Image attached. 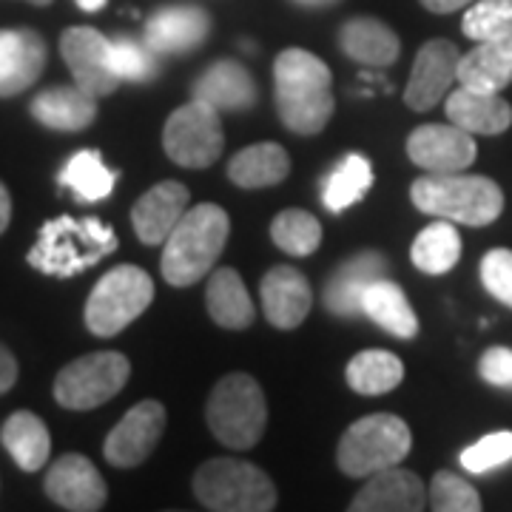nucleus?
I'll return each instance as SVG.
<instances>
[{
	"label": "nucleus",
	"instance_id": "nucleus-1",
	"mask_svg": "<svg viewBox=\"0 0 512 512\" xmlns=\"http://www.w3.org/2000/svg\"><path fill=\"white\" fill-rule=\"evenodd\" d=\"M274 103L288 131L319 134L336 109L328 63L305 49H285L274 60Z\"/></svg>",
	"mask_w": 512,
	"mask_h": 512
},
{
	"label": "nucleus",
	"instance_id": "nucleus-2",
	"mask_svg": "<svg viewBox=\"0 0 512 512\" xmlns=\"http://www.w3.org/2000/svg\"><path fill=\"white\" fill-rule=\"evenodd\" d=\"M231 220L214 202H202L185 211L171 237L163 242L160 271L174 288H188L208 274L225 251Z\"/></svg>",
	"mask_w": 512,
	"mask_h": 512
},
{
	"label": "nucleus",
	"instance_id": "nucleus-3",
	"mask_svg": "<svg viewBox=\"0 0 512 512\" xmlns=\"http://www.w3.org/2000/svg\"><path fill=\"white\" fill-rule=\"evenodd\" d=\"M117 245L120 239L106 222L94 220V217H86V220L57 217L40 228L26 262L40 274L69 279L114 254Z\"/></svg>",
	"mask_w": 512,
	"mask_h": 512
},
{
	"label": "nucleus",
	"instance_id": "nucleus-4",
	"mask_svg": "<svg viewBox=\"0 0 512 512\" xmlns=\"http://www.w3.org/2000/svg\"><path fill=\"white\" fill-rule=\"evenodd\" d=\"M410 200L421 214L456 225L484 228L504 211V191L490 177L478 174H424L410 185Z\"/></svg>",
	"mask_w": 512,
	"mask_h": 512
},
{
	"label": "nucleus",
	"instance_id": "nucleus-5",
	"mask_svg": "<svg viewBox=\"0 0 512 512\" xmlns=\"http://www.w3.org/2000/svg\"><path fill=\"white\" fill-rule=\"evenodd\" d=\"M205 421L220 444L231 450H251L268 424V404L259 382L248 373L220 379L205 404Z\"/></svg>",
	"mask_w": 512,
	"mask_h": 512
},
{
	"label": "nucleus",
	"instance_id": "nucleus-6",
	"mask_svg": "<svg viewBox=\"0 0 512 512\" xmlns=\"http://www.w3.org/2000/svg\"><path fill=\"white\" fill-rule=\"evenodd\" d=\"M194 495L214 512H271L276 487L265 470L239 458H211L194 473Z\"/></svg>",
	"mask_w": 512,
	"mask_h": 512
},
{
	"label": "nucleus",
	"instance_id": "nucleus-7",
	"mask_svg": "<svg viewBox=\"0 0 512 512\" xmlns=\"http://www.w3.org/2000/svg\"><path fill=\"white\" fill-rule=\"evenodd\" d=\"M413 447L407 421L393 413H376L350 424L336 450V464L345 476L370 478L390 467H399Z\"/></svg>",
	"mask_w": 512,
	"mask_h": 512
},
{
	"label": "nucleus",
	"instance_id": "nucleus-8",
	"mask_svg": "<svg viewBox=\"0 0 512 512\" xmlns=\"http://www.w3.org/2000/svg\"><path fill=\"white\" fill-rule=\"evenodd\" d=\"M154 299L151 276L137 265H117L103 276L89 293L86 302V328L94 336H117L126 330Z\"/></svg>",
	"mask_w": 512,
	"mask_h": 512
},
{
	"label": "nucleus",
	"instance_id": "nucleus-9",
	"mask_svg": "<svg viewBox=\"0 0 512 512\" xmlns=\"http://www.w3.org/2000/svg\"><path fill=\"white\" fill-rule=\"evenodd\" d=\"M131 376V365L117 350H100L66 365L55 379V399L66 410H94L114 399Z\"/></svg>",
	"mask_w": 512,
	"mask_h": 512
},
{
	"label": "nucleus",
	"instance_id": "nucleus-10",
	"mask_svg": "<svg viewBox=\"0 0 512 512\" xmlns=\"http://www.w3.org/2000/svg\"><path fill=\"white\" fill-rule=\"evenodd\" d=\"M165 154L183 168H208L220 160L225 148L220 114L214 106L191 100L168 117L163 128Z\"/></svg>",
	"mask_w": 512,
	"mask_h": 512
},
{
	"label": "nucleus",
	"instance_id": "nucleus-11",
	"mask_svg": "<svg viewBox=\"0 0 512 512\" xmlns=\"http://www.w3.org/2000/svg\"><path fill=\"white\" fill-rule=\"evenodd\" d=\"M60 55L83 92L106 97L120 86V77L111 69V40L92 26L66 29L60 35Z\"/></svg>",
	"mask_w": 512,
	"mask_h": 512
},
{
	"label": "nucleus",
	"instance_id": "nucleus-12",
	"mask_svg": "<svg viewBox=\"0 0 512 512\" xmlns=\"http://www.w3.org/2000/svg\"><path fill=\"white\" fill-rule=\"evenodd\" d=\"M476 140L458 126L427 123L407 137V157L427 174H456L476 163Z\"/></svg>",
	"mask_w": 512,
	"mask_h": 512
},
{
	"label": "nucleus",
	"instance_id": "nucleus-13",
	"mask_svg": "<svg viewBox=\"0 0 512 512\" xmlns=\"http://www.w3.org/2000/svg\"><path fill=\"white\" fill-rule=\"evenodd\" d=\"M165 407L160 402H140L128 410L103 444V456L114 467L131 470L143 464L163 439Z\"/></svg>",
	"mask_w": 512,
	"mask_h": 512
},
{
	"label": "nucleus",
	"instance_id": "nucleus-14",
	"mask_svg": "<svg viewBox=\"0 0 512 512\" xmlns=\"http://www.w3.org/2000/svg\"><path fill=\"white\" fill-rule=\"evenodd\" d=\"M458 46L450 40H427L416 55L404 89V103L413 111H430L444 100L458 80Z\"/></svg>",
	"mask_w": 512,
	"mask_h": 512
},
{
	"label": "nucleus",
	"instance_id": "nucleus-15",
	"mask_svg": "<svg viewBox=\"0 0 512 512\" xmlns=\"http://www.w3.org/2000/svg\"><path fill=\"white\" fill-rule=\"evenodd\" d=\"M46 495L57 507L72 512H97L103 510L109 490L106 481L97 473L92 461L80 453H66L49 467L46 476Z\"/></svg>",
	"mask_w": 512,
	"mask_h": 512
},
{
	"label": "nucleus",
	"instance_id": "nucleus-16",
	"mask_svg": "<svg viewBox=\"0 0 512 512\" xmlns=\"http://www.w3.org/2000/svg\"><path fill=\"white\" fill-rule=\"evenodd\" d=\"M191 202V191L177 180H165L148 188L131 208V225L140 242L146 245H163L183 220Z\"/></svg>",
	"mask_w": 512,
	"mask_h": 512
},
{
	"label": "nucleus",
	"instance_id": "nucleus-17",
	"mask_svg": "<svg viewBox=\"0 0 512 512\" xmlns=\"http://www.w3.org/2000/svg\"><path fill=\"white\" fill-rule=\"evenodd\" d=\"M46 40L32 29H0V97L32 89L46 69Z\"/></svg>",
	"mask_w": 512,
	"mask_h": 512
},
{
	"label": "nucleus",
	"instance_id": "nucleus-18",
	"mask_svg": "<svg viewBox=\"0 0 512 512\" xmlns=\"http://www.w3.org/2000/svg\"><path fill=\"white\" fill-rule=\"evenodd\" d=\"M384 276H387V259L379 251H362V254H356L345 265H339L328 279L325 293H322L325 308L333 316H342V319L359 316L367 288L373 282L384 279Z\"/></svg>",
	"mask_w": 512,
	"mask_h": 512
},
{
	"label": "nucleus",
	"instance_id": "nucleus-19",
	"mask_svg": "<svg viewBox=\"0 0 512 512\" xmlns=\"http://www.w3.org/2000/svg\"><path fill=\"white\" fill-rule=\"evenodd\" d=\"M262 308L265 319L279 330L299 328L313 305L311 282L291 265H276L262 279Z\"/></svg>",
	"mask_w": 512,
	"mask_h": 512
},
{
	"label": "nucleus",
	"instance_id": "nucleus-20",
	"mask_svg": "<svg viewBox=\"0 0 512 512\" xmlns=\"http://www.w3.org/2000/svg\"><path fill=\"white\" fill-rule=\"evenodd\" d=\"M427 507V490L413 470L390 467L373 473L350 501V512H421Z\"/></svg>",
	"mask_w": 512,
	"mask_h": 512
},
{
	"label": "nucleus",
	"instance_id": "nucleus-21",
	"mask_svg": "<svg viewBox=\"0 0 512 512\" xmlns=\"http://www.w3.org/2000/svg\"><path fill=\"white\" fill-rule=\"evenodd\" d=\"M208 32L211 18L200 6H168L148 18L143 40L157 55H183L197 49Z\"/></svg>",
	"mask_w": 512,
	"mask_h": 512
},
{
	"label": "nucleus",
	"instance_id": "nucleus-22",
	"mask_svg": "<svg viewBox=\"0 0 512 512\" xmlns=\"http://www.w3.org/2000/svg\"><path fill=\"white\" fill-rule=\"evenodd\" d=\"M444 109L453 126L470 131L473 137H495L512 126V106L498 92L458 86V92H450Z\"/></svg>",
	"mask_w": 512,
	"mask_h": 512
},
{
	"label": "nucleus",
	"instance_id": "nucleus-23",
	"mask_svg": "<svg viewBox=\"0 0 512 512\" xmlns=\"http://www.w3.org/2000/svg\"><path fill=\"white\" fill-rule=\"evenodd\" d=\"M194 97L217 111H245L256 103V83L237 60H214L194 80Z\"/></svg>",
	"mask_w": 512,
	"mask_h": 512
},
{
	"label": "nucleus",
	"instance_id": "nucleus-24",
	"mask_svg": "<svg viewBox=\"0 0 512 512\" xmlns=\"http://www.w3.org/2000/svg\"><path fill=\"white\" fill-rule=\"evenodd\" d=\"M512 83V35L481 40L458 60V86L478 92H504Z\"/></svg>",
	"mask_w": 512,
	"mask_h": 512
},
{
	"label": "nucleus",
	"instance_id": "nucleus-25",
	"mask_svg": "<svg viewBox=\"0 0 512 512\" xmlns=\"http://www.w3.org/2000/svg\"><path fill=\"white\" fill-rule=\"evenodd\" d=\"M29 111L40 126L52 128V131H83L92 126L97 117V100L94 94L83 92L77 83L55 86L37 94Z\"/></svg>",
	"mask_w": 512,
	"mask_h": 512
},
{
	"label": "nucleus",
	"instance_id": "nucleus-26",
	"mask_svg": "<svg viewBox=\"0 0 512 512\" xmlns=\"http://www.w3.org/2000/svg\"><path fill=\"white\" fill-rule=\"evenodd\" d=\"M339 46L342 52L362 63V66H390L402 55V40L399 35L376 18H350L339 29Z\"/></svg>",
	"mask_w": 512,
	"mask_h": 512
},
{
	"label": "nucleus",
	"instance_id": "nucleus-27",
	"mask_svg": "<svg viewBox=\"0 0 512 512\" xmlns=\"http://www.w3.org/2000/svg\"><path fill=\"white\" fill-rule=\"evenodd\" d=\"M205 308L220 328L245 330L254 322V299L234 268H217L208 276Z\"/></svg>",
	"mask_w": 512,
	"mask_h": 512
},
{
	"label": "nucleus",
	"instance_id": "nucleus-28",
	"mask_svg": "<svg viewBox=\"0 0 512 512\" xmlns=\"http://www.w3.org/2000/svg\"><path fill=\"white\" fill-rule=\"evenodd\" d=\"M0 441L23 473L43 470L49 461V453H52V436H49L46 424L29 410H18L6 419L3 430H0Z\"/></svg>",
	"mask_w": 512,
	"mask_h": 512
},
{
	"label": "nucleus",
	"instance_id": "nucleus-29",
	"mask_svg": "<svg viewBox=\"0 0 512 512\" xmlns=\"http://www.w3.org/2000/svg\"><path fill=\"white\" fill-rule=\"evenodd\" d=\"M362 313L370 322L387 330L390 336L404 339V342L419 333V316L410 308L402 288L387 276L367 288L365 299H362Z\"/></svg>",
	"mask_w": 512,
	"mask_h": 512
},
{
	"label": "nucleus",
	"instance_id": "nucleus-30",
	"mask_svg": "<svg viewBox=\"0 0 512 512\" xmlns=\"http://www.w3.org/2000/svg\"><path fill=\"white\" fill-rule=\"evenodd\" d=\"M291 174V157L276 143H256L242 148L228 163V180L239 188H268Z\"/></svg>",
	"mask_w": 512,
	"mask_h": 512
},
{
	"label": "nucleus",
	"instance_id": "nucleus-31",
	"mask_svg": "<svg viewBox=\"0 0 512 512\" xmlns=\"http://www.w3.org/2000/svg\"><path fill=\"white\" fill-rule=\"evenodd\" d=\"M410 259H413V265L419 268L421 274H450L458 265V259H461V234H458L456 222H430L413 242Z\"/></svg>",
	"mask_w": 512,
	"mask_h": 512
},
{
	"label": "nucleus",
	"instance_id": "nucleus-32",
	"mask_svg": "<svg viewBox=\"0 0 512 512\" xmlns=\"http://www.w3.org/2000/svg\"><path fill=\"white\" fill-rule=\"evenodd\" d=\"M373 185V165L362 154H348L328 174L322 185V202L330 214H342L350 205L365 200Z\"/></svg>",
	"mask_w": 512,
	"mask_h": 512
},
{
	"label": "nucleus",
	"instance_id": "nucleus-33",
	"mask_svg": "<svg viewBox=\"0 0 512 512\" xmlns=\"http://www.w3.org/2000/svg\"><path fill=\"white\" fill-rule=\"evenodd\" d=\"M404 379L402 359L390 350H362L348 365V384L362 396H382Z\"/></svg>",
	"mask_w": 512,
	"mask_h": 512
},
{
	"label": "nucleus",
	"instance_id": "nucleus-34",
	"mask_svg": "<svg viewBox=\"0 0 512 512\" xmlns=\"http://www.w3.org/2000/svg\"><path fill=\"white\" fill-rule=\"evenodd\" d=\"M57 180H60L63 188H72L77 200L97 202L106 200L111 191H114L117 171L106 168L100 151L86 148V151H77L72 160L63 165V171H60Z\"/></svg>",
	"mask_w": 512,
	"mask_h": 512
},
{
	"label": "nucleus",
	"instance_id": "nucleus-35",
	"mask_svg": "<svg viewBox=\"0 0 512 512\" xmlns=\"http://www.w3.org/2000/svg\"><path fill=\"white\" fill-rule=\"evenodd\" d=\"M271 239L285 254L311 256L322 245V225L308 211L288 208L276 214V220L271 222Z\"/></svg>",
	"mask_w": 512,
	"mask_h": 512
},
{
	"label": "nucleus",
	"instance_id": "nucleus-36",
	"mask_svg": "<svg viewBox=\"0 0 512 512\" xmlns=\"http://www.w3.org/2000/svg\"><path fill=\"white\" fill-rule=\"evenodd\" d=\"M461 32L470 40H498L512 35V0H476L461 18Z\"/></svg>",
	"mask_w": 512,
	"mask_h": 512
},
{
	"label": "nucleus",
	"instance_id": "nucleus-37",
	"mask_svg": "<svg viewBox=\"0 0 512 512\" xmlns=\"http://www.w3.org/2000/svg\"><path fill=\"white\" fill-rule=\"evenodd\" d=\"M111 69L120 80L146 83L157 74V52L146 40L140 43L134 37H114L111 40Z\"/></svg>",
	"mask_w": 512,
	"mask_h": 512
},
{
	"label": "nucleus",
	"instance_id": "nucleus-38",
	"mask_svg": "<svg viewBox=\"0 0 512 512\" xmlns=\"http://www.w3.org/2000/svg\"><path fill=\"white\" fill-rule=\"evenodd\" d=\"M427 504L436 512H478L481 510V495L470 481L441 470L433 476Z\"/></svg>",
	"mask_w": 512,
	"mask_h": 512
},
{
	"label": "nucleus",
	"instance_id": "nucleus-39",
	"mask_svg": "<svg viewBox=\"0 0 512 512\" xmlns=\"http://www.w3.org/2000/svg\"><path fill=\"white\" fill-rule=\"evenodd\" d=\"M512 461V433L510 430H498V433H490L484 436L476 444H470L464 453H461V467L467 473H490V470H498L504 464Z\"/></svg>",
	"mask_w": 512,
	"mask_h": 512
},
{
	"label": "nucleus",
	"instance_id": "nucleus-40",
	"mask_svg": "<svg viewBox=\"0 0 512 512\" xmlns=\"http://www.w3.org/2000/svg\"><path fill=\"white\" fill-rule=\"evenodd\" d=\"M481 285L501 305L512 308V251L510 248H493L481 259Z\"/></svg>",
	"mask_w": 512,
	"mask_h": 512
},
{
	"label": "nucleus",
	"instance_id": "nucleus-41",
	"mask_svg": "<svg viewBox=\"0 0 512 512\" xmlns=\"http://www.w3.org/2000/svg\"><path fill=\"white\" fill-rule=\"evenodd\" d=\"M478 376L493 387H507L512 390V350L490 348L481 362H478Z\"/></svg>",
	"mask_w": 512,
	"mask_h": 512
},
{
	"label": "nucleus",
	"instance_id": "nucleus-42",
	"mask_svg": "<svg viewBox=\"0 0 512 512\" xmlns=\"http://www.w3.org/2000/svg\"><path fill=\"white\" fill-rule=\"evenodd\" d=\"M18 382V362L9 350L0 345V396L9 393Z\"/></svg>",
	"mask_w": 512,
	"mask_h": 512
},
{
	"label": "nucleus",
	"instance_id": "nucleus-43",
	"mask_svg": "<svg viewBox=\"0 0 512 512\" xmlns=\"http://www.w3.org/2000/svg\"><path fill=\"white\" fill-rule=\"evenodd\" d=\"M470 3H476V0H421V6L433 15H450V12L470 6Z\"/></svg>",
	"mask_w": 512,
	"mask_h": 512
},
{
	"label": "nucleus",
	"instance_id": "nucleus-44",
	"mask_svg": "<svg viewBox=\"0 0 512 512\" xmlns=\"http://www.w3.org/2000/svg\"><path fill=\"white\" fill-rule=\"evenodd\" d=\"M9 220H12V197H9L6 185L0 183V234L9 228Z\"/></svg>",
	"mask_w": 512,
	"mask_h": 512
},
{
	"label": "nucleus",
	"instance_id": "nucleus-45",
	"mask_svg": "<svg viewBox=\"0 0 512 512\" xmlns=\"http://www.w3.org/2000/svg\"><path fill=\"white\" fill-rule=\"evenodd\" d=\"M77 6H80L83 12H100V9L106 6V0H77Z\"/></svg>",
	"mask_w": 512,
	"mask_h": 512
},
{
	"label": "nucleus",
	"instance_id": "nucleus-46",
	"mask_svg": "<svg viewBox=\"0 0 512 512\" xmlns=\"http://www.w3.org/2000/svg\"><path fill=\"white\" fill-rule=\"evenodd\" d=\"M296 6H308V9H322V6H333L339 0H293Z\"/></svg>",
	"mask_w": 512,
	"mask_h": 512
},
{
	"label": "nucleus",
	"instance_id": "nucleus-47",
	"mask_svg": "<svg viewBox=\"0 0 512 512\" xmlns=\"http://www.w3.org/2000/svg\"><path fill=\"white\" fill-rule=\"evenodd\" d=\"M26 3H35V6H49L52 0H26Z\"/></svg>",
	"mask_w": 512,
	"mask_h": 512
}]
</instances>
